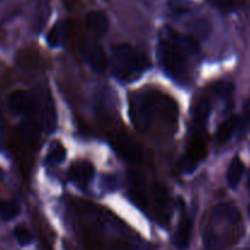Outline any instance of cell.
<instances>
[{"label": "cell", "mask_w": 250, "mask_h": 250, "mask_svg": "<svg viewBox=\"0 0 250 250\" xmlns=\"http://www.w3.org/2000/svg\"><path fill=\"white\" fill-rule=\"evenodd\" d=\"M241 212L234 205L214 207L203 229V247L205 250H227L239 238Z\"/></svg>", "instance_id": "3957f363"}, {"label": "cell", "mask_w": 250, "mask_h": 250, "mask_svg": "<svg viewBox=\"0 0 250 250\" xmlns=\"http://www.w3.org/2000/svg\"><path fill=\"white\" fill-rule=\"evenodd\" d=\"M81 53L93 71L104 72L107 65L106 55H105L104 49L97 41H93V39L83 41V43L81 44Z\"/></svg>", "instance_id": "5b68a950"}, {"label": "cell", "mask_w": 250, "mask_h": 250, "mask_svg": "<svg viewBox=\"0 0 250 250\" xmlns=\"http://www.w3.org/2000/svg\"><path fill=\"white\" fill-rule=\"evenodd\" d=\"M65 29H66V23L65 22H56L54 24L53 28L49 31L48 36H46V41H48L49 45L51 48H55L59 46L62 43L63 36H65Z\"/></svg>", "instance_id": "ac0fdd59"}, {"label": "cell", "mask_w": 250, "mask_h": 250, "mask_svg": "<svg viewBox=\"0 0 250 250\" xmlns=\"http://www.w3.org/2000/svg\"><path fill=\"white\" fill-rule=\"evenodd\" d=\"M243 131L250 129V102L247 103L246 109H244L243 116L241 117V128Z\"/></svg>", "instance_id": "cb8c5ba5"}, {"label": "cell", "mask_w": 250, "mask_h": 250, "mask_svg": "<svg viewBox=\"0 0 250 250\" xmlns=\"http://www.w3.org/2000/svg\"><path fill=\"white\" fill-rule=\"evenodd\" d=\"M9 107L16 115H32L36 111V100L26 90H16L10 95Z\"/></svg>", "instance_id": "9c48e42d"}, {"label": "cell", "mask_w": 250, "mask_h": 250, "mask_svg": "<svg viewBox=\"0 0 250 250\" xmlns=\"http://www.w3.org/2000/svg\"><path fill=\"white\" fill-rule=\"evenodd\" d=\"M205 144L202 141H194L186 151L183 160L181 163L185 172H190L198 166V164L205 158Z\"/></svg>", "instance_id": "8fae6325"}, {"label": "cell", "mask_w": 250, "mask_h": 250, "mask_svg": "<svg viewBox=\"0 0 250 250\" xmlns=\"http://www.w3.org/2000/svg\"><path fill=\"white\" fill-rule=\"evenodd\" d=\"M192 234V220L183 212L173 236V243L178 249H187Z\"/></svg>", "instance_id": "4fadbf2b"}, {"label": "cell", "mask_w": 250, "mask_h": 250, "mask_svg": "<svg viewBox=\"0 0 250 250\" xmlns=\"http://www.w3.org/2000/svg\"><path fill=\"white\" fill-rule=\"evenodd\" d=\"M195 41L165 26L160 32L158 59L164 72L176 82L183 83L188 77L189 62L198 54Z\"/></svg>", "instance_id": "7a4b0ae2"}, {"label": "cell", "mask_w": 250, "mask_h": 250, "mask_svg": "<svg viewBox=\"0 0 250 250\" xmlns=\"http://www.w3.org/2000/svg\"><path fill=\"white\" fill-rule=\"evenodd\" d=\"M128 193L132 202L139 208L146 209V187L143 175L138 171H131L128 173Z\"/></svg>", "instance_id": "ba28073f"}, {"label": "cell", "mask_w": 250, "mask_h": 250, "mask_svg": "<svg viewBox=\"0 0 250 250\" xmlns=\"http://www.w3.org/2000/svg\"><path fill=\"white\" fill-rule=\"evenodd\" d=\"M14 236L15 238H16V241L19 242L20 246L24 247L31 244L32 234L31 232L28 231V229H26L24 226H17L16 229H14Z\"/></svg>", "instance_id": "44dd1931"}, {"label": "cell", "mask_w": 250, "mask_h": 250, "mask_svg": "<svg viewBox=\"0 0 250 250\" xmlns=\"http://www.w3.org/2000/svg\"><path fill=\"white\" fill-rule=\"evenodd\" d=\"M19 134L22 141L28 144H33L41 137V127L33 120H26L19 126Z\"/></svg>", "instance_id": "9a60e30c"}, {"label": "cell", "mask_w": 250, "mask_h": 250, "mask_svg": "<svg viewBox=\"0 0 250 250\" xmlns=\"http://www.w3.org/2000/svg\"><path fill=\"white\" fill-rule=\"evenodd\" d=\"M241 128V117L231 116L219 127L217 131V139L220 143H225L233 137L238 129Z\"/></svg>", "instance_id": "2e32d148"}, {"label": "cell", "mask_w": 250, "mask_h": 250, "mask_svg": "<svg viewBox=\"0 0 250 250\" xmlns=\"http://www.w3.org/2000/svg\"><path fill=\"white\" fill-rule=\"evenodd\" d=\"M129 116L141 131L154 128L173 133L177 129L178 106L168 95L156 90H142L129 99Z\"/></svg>", "instance_id": "6da1fadb"}, {"label": "cell", "mask_w": 250, "mask_h": 250, "mask_svg": "<svg viewBox=\"0 0 250 250\" xmlns=\"http://www.w3.org/2000/svg\"><path fill=\"white\" fill-rule=\"evenodd\" d=\"M249 188H250V183H249ZM249 214H250V205H249Z\"/></svg>", "instance_id": "d4e9b609"}, {"label": "cell", "mask_w": 250, "mask_h": 250, "mask_svg": "<svg viewBox=\"0 0 250 250\" xmlns=\"http://www.w3.org/2000/svg\"><path fill=\"white\" fill-rule=\"evenodd\" d=\"M210 111H211V104L207 97L197 99L192 109V125L195 132L205 131Z\"/></svg>", "instance_id": "30bf717a"}, {"label": "cell", "mask_w": 250, "mask_h": 250, "mask_svg": "<svg viewBox=\"0 0 250 250\" xmlns=\"http://www.w3.org/2000/svg\"><path fill=\"white\" fill-rule=\"evenodd\" d=\"M111 144L115 150L121 158L129 163L137 164L142 160V150L137 146L136 142L125 133H115L111 139Z\"/></svg>", "instance_id": "52a82bcc"}, {"label": "cell", "mask_w": 250, "mask_h": 250, "mask_svg": "<svg viewBox=\"0 0 250 250\" xmlns=\"http://www.w3.org/2000/svg\"><path fill=\"white\" fill-rule=\"evenodd\" d=\"M212 89L215 90L217 95L220 98H222L224 100L231 99L232 92H233V85L229 82H220L212 87Z\"/></svg>", "instance_id": "7402d4cb"}, {"label": "cell", "mask_w": 250, "mask_h": 250, "mask_svg": "<svg viewBox=\"0 0 250 250\" xmlns=\"http://www.w3.org/2000/svg\"><path fill=\"white\" fill-rule=\"evenodd\" d=\"M244 173V164L238 156L233 159L227 170V183L231 188H236L241 182Z\"/></svg>", "instance_id": "e0dca14e"}, {"label": "cell", "mask_w": 250, "mask_h": 250, "mask_svg": "<svg viewBox=\"0 0 250 250\" xmlns=\"http://www.w3.org/2000/svg\"><path fill=\"white\" fill-rule=\"evenodd\" d=\"M70 178L80 186H87L94 177V167L88 161H78L70 168Z\"/></svg>", "instance_id": "7c38bea8"}, {"label": "cell", "mask_w": 250, "mask_h": 250, "mask_svg": "<svg viewBox=\"0 0 250 250\" xmlns=\"http://www.w3.org/2000/svg\"><path fill=\"white\" fill-rule=\"evenodd\" d=\"M111 67L115 77L122 82H131L141 77L150 67L148 56L126 44L115 46L111 56Z\"/></svg>", "instance_id": "277c9868"}, {"label": "cell", "mask_w": 250, "mask_h": 250, "mask_svg": "<svg viewBox=\"0 0 250 250\" xmlns=\"http://www.w3.org/2000/svg\"><path fill=\"white\" fill-rule=\"evenodd\" d=\"M109 250H150L146 248L143 244L136 243V242H125V243H120L114 246Z\"/></svg>", "instance_id": "603a6c76"}, {"label": "cell", "mask_w": 250, "mask_h": 250, "mask_svg": "<svg viewBox=\"0 0 250 250\" xmlns=\"http://www.w3.org/2000/svg\"><path fill=\"white\" fill-rule=\"evenodd\" d=\"M20 214V207L11 200L0 199V219L4 221L14 220Z\"/></svg>", "instance_id": "d6986e66"}, {"label": "cell", "mask_w": 250, "mask_h": 250, "mask_svg": "<svg viewBox=\"0 0 250 250\" xmlns=\"http://www.w3.org/2000/svg\"><path fill=\"white\" fill-rule=\"evenodd\" d=\"M85 23L87 27L95 34V36H104L109 28V20L103 11H90L85 16Z\"/></svg>", "instance_id": "5bb4252c"}, {"label": "cell", "mask_w": 250, "mask_h": 250, "mask_svg": "<svg viewBox=\"0 0 250 250\" xmlns=\"http://www.w3.org/2000/svg\"><path fill=\"white\" fill-rule=\"evenodd\" d=\"M153 198L156 220L163 226H167L171 219V211H172V203H171L167 189L160 183H155L153 186Z\"/></svg>", "instance_id": "8992f818"}, {"label": "cell", "mask_w": 250, "mask_h": 250, "mask_svg": "<svg viewBox=\"0 0 250 250\" xmlns=\"http://www.w3.org/2000/svg\"><path fill=\"white\" fill-rule=\"evenodd\" d=\"M66 158V150L60 143L54 144L50 148V150L48 151V155H46V164L49 166H56L59 164L62 163Z\"/></svg>", "instance_id": "ffe728a7"}]
</instances>
